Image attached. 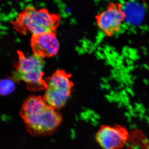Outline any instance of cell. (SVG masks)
<instances>
[{
    "instance_id": "6da1fadb",
    "label": "cell",
    "mask_w": 149,
    "mask_h": 149,
    "mask_svg": "<svg viewBox=\"0 0 149 149\" xmlns=\"http://www.w3.org/2000/svg\"><path fill=\"white\" fill-rule=\"evenodd\" d=\"M19 114L27 131L34 136L51 135L58 129L62 120L60 113L48 105L41 96L27 98Z\"/></svg>"
},
{
    "instance_id": "7a4b0ae2",
    "label": "cell",
    "mask_w": 149,
    "mask_h": 149,
    "mask_svg": "<svg viewBox=\"0 0 149 149\" xmlns=\"http://www.w3.org/2000/svg\"><path fill=\"white\" fill-rule=\"evenodd\" d=\"M60 17L45 9H37L28 7L12 22L15 29L22 35L30 33L32 36L56 32L59 25Z\"/></svg>"
},
{
    "instance_id": "3957f363",
    "label": "cell",
    "mask_w": 149,
    "mask_h": 149,
    "mask_svg": "<svg viewBox=\"0 0 149 149\" xmlns=\"http://www.w3.org/2000/svg\"><path fill=\"white\" fill-rule=\"evenodd\" d=\"M18 61L12 78L15 82L23 81L27 89L32 91L46 90L47 85L44 76V58L35 54L26 56L17 52Z\"/></svg>"
},
{
    "instance_id": "277c9868",
    "label": "cell",
    "mask_w": 149,
    "mask_h": 149,
    "mask_svg": "<svg viewBox=\"0 0 149 149\" xmlns=\"http://www.w3.org/2000/svg\"><path fill=\"white\" fill-rule=\"evenodd\" d=\"M70 77L71 75L64 70H58L45 80L47 87L43 99L55 109L64 107L70 95L73 86Z\"/></svg>"
},
{
    "instance_id": "5b68a950",
    "label": "cell",
    "mask_w": 149,
    "mask_h": 149,
    "mask_svg": "<svg viewBox=\"0 0 149 149\" xmlns=\"http://www.w3.org/2000/svg\"><path fill=\"white\" fill-rule=\"evenodd\" d=\"M97 24L104 34L111 37L120 30L125 20L121 3H111L105 10L96 17Z\"/></svg>"
},
{
    "instance_id": "8992f818",
    "label": "cell",
    "mask_w": 149,
    "mask_h": 149,
    "mask_svg": "<svg viewBox=\"0 0 149 149\" xmlns=\"http://www.w3.org/2000/svg\"><path fill=\"white\" fill-rule=\"evenodd\" d=\"M31 45L34 54L43 58L56 55L59 49V43L56 32L32 36Z\"/></svg>"
},
{
    "instance_id": "52a82bcc",
    "label": "cell",
    "mask_w": 149,
    "mask_h": 149,
    "mask_svg": "<svg viewBox=\"0 0 149 149\" xmlns=\"http://www.w3.org/2000/svg\"><path fill=\"white\" fill-rule=\"evenodd\" d=\"M126 140V135L118 128L103 126L96 135V140L104 149H118Z\"/></svg>"
},
{
    "instance_id": "ba28073f",
    "label": "cell",
    "mask_w": 149,
    "mask_h": 149,
    "mask_svg": "<svg viewBox=\"0 0 149 149\" xmlns=\"http://www.w3.org/2000/svg\"><path fill=\"white\" fill-rule=\"evenodd\" d=\"M15 82L12 78L0 80V96H6L13 93L15 89Z\"/></svg>"
}]
</instances>
